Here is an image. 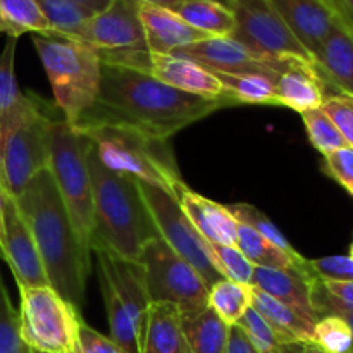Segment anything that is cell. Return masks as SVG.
<instances>
[{"instance_id": "1", "label": "cell", "mask_w": 353, "mask_h": 353, "mask_svg": "<svg viewBox=\"0 0 353 353\" xmlns=\"http://www.w3.org/2000/svg\"><path fill=\"white\" fill-rule=\"evenodd\" d=\"M224 107L230 103L179 92L137 69L102 62L99 97L81 121H114L168 140Z\"/></svg>"}, {"instance_id": "2", "label": "cell", "mask_w": 353, "mask_h": 353, "mask_svg": "<svg viewBox=\"0 0 353 353\" xmlns=\"http://www.w3.org/2000/svg\"><path fill=\"white\" fill-rule=\"evenodd\" d=\"M12 200L33 236L48 285L81 312L92 255L79 243L52 172L34 174Z\"/></svg>"}, {"instance_id": "3", "label": "cell", "mask_w": 353, "mask_h": 353, "mask_svg": "<svg viewBox=\"0 0 353 353\" xmlns=\"http://www.w3.org/2000/svg\"><path fill=\"white\" fill-rule=\"evenodd\" d=\"M93 186V248H107L138 262L145 245L159 238L137 179L117 174L100 162L93 145L88 150Z\"/></svg>"}, {"instance_id": "4", "label": "cell", "mask_w": 353, "mask_h": 353, "mask_svg": "<svg viewBox=\"0 0 353 353\" xmlns=\"http://www.w3.org/2000/svg\"><path fill=\"white\" fill-rule=\"evenodd\" d=\"M74 128L88 137L100 162L110 171L154 185L172 195L185 183L174 154L164 138L134 126L102 119L81 121Z\"/></svg>"}, {"instance_id": "5", "label": "cell", "mask_w": 353, "mask_h": 353, "mask_svg": "<svg viewBox=\"0 0 353 353\" xmlns=\"http://www.w3.org/2000/svg\"><path fill=\"white\" fill-rule=\"evenodd\" d=\"M33 45L47 72L55 105L71 126H78L99 97V50L86 41L57 33L33 34Z\"/></svg>"}, {"instance_id": "6", "label": "cell", "mask_w": 353, "mask_h": 353, "mask_svg": "<svg viewBox=\"0 0 353 353\" xmlns=\"http://www.w3.org/2000/svg\"><path fill=\"white\" fill-rule=\"evenodd\" d=\"M92 141L78 128L54 116L48 130V171L68 209L79 243L92 255L93 238V186L88 168Z\"/></svg>"}, {"instance_id": "7", "label": "cell", "mask_w": 353, "mask_h": 353, "mask_svg": "<svg viewBox=\"0 0 353 353\" xmlns=\"http://www.w3.org/2000/svg\"><path fill=\"white\" fill-rule=\"evenodd\" d=\"M19 331L24 343L40 353H78L81 312L50 285L17 286Z\"/></svg>"}, {"instance_id": "8", "label": "cell", "mask_w": 353, "mask_h": 353, "mask_svg": "<svg viewBox=\"0 0 353 353\" xmlns=\"http://www.w3.org/2000/svg\"><path fill=\"white\" fill-rule=\"evenodd\" d=\"M54 119L50 107L30 93V105L7 138L0 159V185L6 195L16 199L34 174L48 169V130Z\"/></svg>"}, {"instance_id": "9", "label": "cell", "mask_w": 353, "mask_h": 353, "mask_svg": "<svg viewBox=\"0 0 353 353\" xmlns=\"http://www.w3.org/2000/svg\"><path fill=\"white\" fill-rule=\"evenodd\" d=\"M150 302L172 303L190 316L209 305V285L161 236L145 245L140 259Z\"/></svg>"}, {"instance_id": "10", "label": "cell", "mask_w": 353, "mask_h": 353, "mask_svg": "<svg viewBox=\"0 0 353 353\" xmlns=\"http://www.w3.org/2000/svg\"><path fill=\"white\" fill-rule=\"evenodd\" d=\"M148 207L152 221L159 231V236L165 241L172 252L179 255L183 261L188 262L195 271L210 286L223 279L216 259L212 254V245L196 231L190 223L186 214L179 207L178 199L165 190L157 188L148 183L137 181Z\"/></svg>"}, {"instance_id": "11", "label": "cell", "mask_w": 353, "mask_h": 353, "mask_svg": "<svg viewBox=\"0 0 353 353\" xmlns=\"http://www.w3.org/2000/svg\"><path fill=\"white\" fill-rule=\"evenodd\" d=\"M99 54L102 62L137 69L179 92L192 93L209 100H223L230 105H234V102L226 97L223 85L214 76V72L188 57L178 54H154L148 50L99 52Z\"/></svg>"}, {"instance_id": "12", "label": "cell", "mask_w": 353, "mask_h": 353, "mask_svg": "<svg viewBox=\"0 0 353 353\" xmlns=\"http://www.w3.org/2000/svg\"><path fill=\"white\" fill-rule=\"evenodd\" d=\"M233 9L236 16L234 40L241 41L265 57L279 59V61L300 59L314 64V57L309 50L300 43L299 38L271 7H261V9L233 7Z\"/></svg>"}, {"instance_id": "13", "label": "cell", "mask_w": 353, "mask_h": 353, "mask_svg": "<svg viewBox=\"0 0 353 353\" xmlns=\"http://www.w3.org/2000/svg\"><path fill=\"white\" fill-rule=\"evenodd\" d=\"M172 54L183 55L209 71L217 72H271L279 74L293 59H272L252 50L233 37H212L183 47ZM300 61V59H299Z\"/></svg>"}, {"instance_id": "14", "label": "cell", "mask_w": 353, "mask_h": 353, "mask_svg": "<svg viewBox=\"0 0 353 353\" xmlns=\"http://www.w3.org/2000/svg\"><path fill=\"white\" fill-rule=\"evenodd\" d=\"M79 40L99 52L148 50L138 3L131 0H114L105 10L93 14Z\"/></svg>"}, {"instance_id": "15", "label": "cell", "mask_w": 353, "mask_h": 353, "mask_svg": "<svg viewBox=\"0 0 353 353\" xmlns=\"http://www.w3.org/2000/svg\"><path fill=\"white\" fill-rule=\"evenodd\" d=\"M93 254L97 255V264H99V281L109 285L110 290L116 293L143 343L148 307L152 303L145 281L143 265L140 262L119 257L107 248H93Z\"/></svg>"}, {"instance_id": "16", "label": "cell", "mask_w": 353, "mask_h": 353, "mask_svg": "<svg viewBox=\"0 0 353 353\" xmlns=\"http://www.w3.org/2000/svg\"><path fill=\"white\" fill-rule=\"evenodd\" d=\"M272 10L285 21L300 43L312 57L319 52L341 16L331 0H265Z\"/></svg>"}, {"instance_id": "17", "label": "cell", "mask_w": 353, "mask_h": 353, "mask_svg": "<svg viewBox=\"0 0 353 353\" xmlns=\"http://www.w3.org/2000/svg\"><path fill=\"white\" fill-rule=\"evenodd\" d=\"M2 259L10 268L17 286L48 285L33 236L9 195L6 196V243Z\"/></svg>"}, {"instance_id": "18", "label": "cell", "mask_w": 353, "mask_h": 353, "mask_svg": "<svg viewBox=\"0 0 353 353\" xmlns=\"http://www.w3.org/2000/svg\"><path fill=\"white\" fill-rule=\"evenodd\" d=\"M174 196L178 199L179 207L190 223L196 228L200 234L210 245H224V247H236L238 238V219L231 214L228 205L207 199L200 193L193 192L186 183L176 188Z\"/></svg>"}, {"instance_id": "19", "label": "cell", "mask_w": 353, "mask_h": 353, "mask_svg": "<svg viewBox=\"0 0 353 353\" xmlns=\"http://www.w3.org/2000/svg\"><path fill=\"white\" fill-rule=\"evenodd\" d=\"M138 14L145 31L147 48L154 54H172L179 48L210 38L185 23L169 7L138 3Z\"/></svg>"}, {"instance_id": "20", "label": "cell", "mask_w": 353, "mask_h": 353, "mask_svg": "<svg viewBox=\"0 0 353 353\" xmlns=\"http://www.w3.org/2000/svg\"><path fill=\"white\" fill-rule=\"evenodd\" d=\"M326 86L316 64L293 59L276 78V102L299 114L319 109L327 95Z\"/></svg>"}, {"instance_id": "21", "label": "cell", "mask_w": 353, "mask_h": 353, "mask_svg": "<svg viewBox=\"0 0 353 353\" xmlns=\"http://www.w3.org/2000/svg\"><path fill=\"white\" fill-rule=\"evenodd\" d=\"M314 64L326 85L353 95V30L343 19L321 45Z\"/></svg>"}, {"instance_id": "22", "label": "cell", "mask_w": 353, "mask_h": 353, "mask_svg": "<svg viewBox=\"0 0 353 353\" xmlns=\"http://www.w3.org/2000/svg\"><path fill=\"white\" fill-rule=\"evenodd\" d=\"M314 278L316 276L300 271L255 268L250 286L317 321L312 307Z\"/></svg>"}, {"instance_id": "23", "label": "cell", "mask_w": 353, "mask_h": 353, "mask_svg": "<svg viewBox=\"0 0 353 353\" xmlns=\"http://www.w3.org/2000/svg\"><path fill=\"white\" fill-rule=\"evenodd\" d=\"M16 38H7L0 54V159L3 145L30 105V93L21 92L16 79Z\"/></svg>"}, {"instance_id": "24", "label": "cell", "mask_w": 353, "mask_h": 353, "mask_svg": "<svg viewBox=\"0 0 353 353\" xmlns=\"http://www.w3.org/2000/svg\"><path fill=\"white\" fill-rule=\"evenodd\" d=\"M141 353H188L183 314L178 307L165 302L150 303Z\"/></svg>"}, {"instance_id": "25", "label": "cell", "mask_w": 353, "mask_h": 353, "mask_svg": "<svg viewBox=\"0 0 353 353\" xmlns=\"http://www.w3.org/2000/svg\"><path fill=\"white\" fill-rule=\"evenodd\" d=\"M252 309L257 310L262 319L285 340L312 343L314 326L317 323L312 317L265 295L257 288H252Z\"/></svg>"}, {"instance_id": "26", "label": "cell", "mask_w": 353, "mask_h": 353, "mask_svg": "<svg viewBox=\"0 0 353 353\" xmlns=\"http://www.w3.org/2000/svg\"><path fill=\"white\" fill-rule=\"evenodd\" d=\"M185 23L207 37H233L236 28L234 9L219 0H179L169 6Z\"/></svg>"}, {"instance_id": "27", "label": "cell", "mask_w": 353, "mask_h": 353, "mask_svg": "<svg viewBox=\"0 0 353 353\" xmlns=\"http://www.w3.org/2000/svg\"><path fill=\"white\" fill-rule=\"evenodd\" d=\"M236 247L243 252L245 257L255 265V268L268 269H283V271H300L305 274H312L309 265V259L303 255L292 257L281 248L272 245L268 238L259 234L247 224H238ZM314 276V274H312Z\"/></svg>"}, {"instance_id": "28", "label": "cell", "mask_w": 353, "mask_h": 353, "mask_svg": "<svg viewBox=\"0 0 353 353\" xmlns=\"http://www.w3.org/2000/svg\"><path fill=\"white\" fill-rule=\"evenodd\" d=\"M214 76L223 85L226 97L240 103H254V105H278L276 102V78L278 74L271 72H217Z\"/></svg>"}, {"instance_id": "29", "label": "cell", "mask_w": 353, "mask_h": 353, "mask_svg": "<svg viewBox=\"0 0 353 353\" xmlns=\"http://www.w3.org/2000/svg\"><path fill=\"white\" fill-rule=\"evenodd\" d=\"M183 331L188 353H226L230 326L209 305L183 316Z\"/></svg>"}, {"instance_id": "30", "label": "cell", "mask_w": 353, "mask_h": 353, "mask_svg": "<svg viewBox=\"0 0 353 353\" xmlns=\"http://www.w3.org/2000/svg\"><path fill=\"white\" fill-rule=\"evenodd\" d=\"M0 33L19 38L24 33H54L37 0H0Z\"/></svg>"}, {"instance_id": "31", "label": "cell", "mask_w": 353, "mask_h": 353, "mask_svg": "<svg viewBox=\"0 0 353 353\" xmlns=\"http://www.w3.org/2000/svg\"><path fill=\"white\" fill-rule=\"evenodd\" d=\"M209 307L228 326L238 324L252 307V286L219 279L209 288Z\"/></svg>"}, {"instance_id": "32", "label": "cell", "mask_w": 353, "mask_h": 353, "mask_svg": "<svg viewBox=\"0 0 353 353\" xmlns=\"http://www.w3.org/2000/svg\"><path fill=\"white\" fill-rule=\"evenodd\" d=\"M37 3L54 33L76 40L81 38L85 24L93 16V12L71 0H37Z\"/></svg>"}, {"instance_id": "33", "label": "cell", "mask_w": 353, "mask_h": 353, "mask_svg": "<svg viewBox=\"0 0 353 353\" xmlns=\"http://www.w3.org/2000/svg\"><path fill=\"white\" fill-rule=\"evenodd\" d=\"M238 326L245 331V334H247L248 340L252 341V345L259 353H302L307 345L285 340L252 307L238 321Z\"/></svg>"}, {"instance_id": "34", "label": "cell", "mask_w": 353, "mask_h": 353, "mask_svg": "<svg viewBox=\"0 0 353 353\" xmlns=\"http://www.w3.org/2000/svg\"><path fill=\"white\" fill-rule=\"evenodd\" d=\"M303 124H305L307 134L312 143V147L317 152L324 155H330L333 152L341 150V148L348 147L345 141L343 134L336 128V124L331 121V117L324 112L323 109H312L302 114Z\"/></svg>"}, {"instance_id": "35", "label": "cell", "mask_w": 353, "mask_h": 353, "mask_svg": "<svg viewBox=\"0 0 353 353\" xmlns=\"http://www.w3.org/2000/svg\"><path fill=\"white\" fill-rule=\"evenodd\" d=\"M228 209H230L231 214L236 217L238 223L247 224L248 228H252V230L257 231L259 234L268 238L272 245L281 248L283 252H286V254L292 255V257H300L299 252H296L295 247L286 240V236L279 231V228L276 226L262 210H259L257 207L250 205V203H231V205H228Z\"/></svg>"}, {"instance_id": "36", "label": "cell", "mask_w": 353, "mask_h": 353, "mask_svg": "<svg viewBox=\"0 0 353 353\" xmlns=\"http://www.w3.org/2000/svg\"><path fill=\"white\" fill-rule=\"evenodd\" d=\"M312 343L324 353H352L353 333L340 316H324L314 326Z\"/></svg>"}, {"instance_id": "37", "label": "cell", "mask_w": 353, "mask_h": 353, "mask_svg": "<svg viewBox=\"0 0 353 353\" xmlns=\"http://www.w3.org/2000/svg\"><path fill=\"white\" fill-rule=\"evenodd\" d=\"M0 353H31L19 331V316L0 274Z\"/></svg>"}, {"instance_id": "38", "label": "cell", "mask_w": 353, "mask_h": 353, "mask_svg": "<svg viewBox=\"0 0 353 353\" xmlns=\"http://www.w3.org/2000/svg\"><path fill=\"white\" fill-rule=\"evenodd\" d=\"M212 254L221 274L240 285H250L255 265L243 255L238 247L212 245Z\"/></svg>"}, {"instance_id": "39", "label": "cell", "mask_w": 353, "mask_h": 353, "mask_svg": "<svg viewBox=\"0 0 353 353\" xmlns=\"http://www.w3.org/2000/svg\"><path fill=\"white\" fill-rule=\"evenodd\" d=\"M321 109L336 124L348 147L353 148V95L341 92L327 93Z\"/></svg>"}, {"instance_id": "40", "label": "cell", "mask_w": 353, "mask_h": 353, "mask_svg": "<svg viewBox=\"0 0 353 353\" xmlns=\"http://www.w3.org/2000/svg\"><path fill=\"white\" fill-rule=\"evenodd\" d=\"M310 271L316 278L330 281H353V259L350 255L309 259Z\"/></svg>"}, {"instance_id": "41", "label": "cell", "mask_w": 353, "mask_h": 353, "mask_svg": "<svg viewBox=\"0 0 353 353\" xmlns=\"http://www.w3.org/2000/svg\"><path fill=\"white\" fill-rule=\"evenodd\" d=\"M323 171L353 196V148L345 147L324 155Z\"/></svg>"}, {"instance_id": "42", "label": "cell", "mask_w": 353, "mask_h": 353, "mask_svg": "<svg viewBox=\"0 0 353 353\" xmlns=\"http://www.w3.org/2000/svg\"><path fill=\"white\" fill-rule=\"evenodd\" d=\"M312 307L317 319H321V317L324 316L343 317V319L348 323V326L352 327V333H353V307L345 305V303H341L340 300L333 299V296L323 288L319 278H314L312 281Z\"/></svg>"}, {"instance_id": "43", "label": "cell", "mask_w": 353, "mask_h": 353, "mask_svg": "<svg viewBox=\"0 0 353 353\" xmlns=\"http://www.w3.org/2000/svg\"><path fill=\"white\" fill-rule=\"evenodd\" d=\"M78 353H126L110 336L99 333L92 326L79 321L78 327Z\"/></svg>"}, {"instance_id": "44", "label": "cell", "mask_w": 353, "mask_h": 353, "mask_svg": "<svg viewBox=\"0 0 353 353\" xmlns=\"http://www.w3.org/2000/svg\"><path fill=\"white\" fill-rule=\"evenodd\" d=\"M226 353H259L245 331L238 324L230 326V334H228Z\"/></svg>"}, {"instance_id": "45", "label": "cell", "mask_w": 353, "mask_h": 353, "mask_svg": "<svg viewBox=\"0 0 353 353\" xmlns=\"http://www.w3.org/2000/svg\"><path fill=\"white\" fill-rule=\"evenodd\" d=\"M319 281L333 299L353 307V281H330V279H319Z\"/></svg>"}, {"instance_id": "46", "label": "cell", "mask_w": 353, "mask_h": 353, "mask_svg": "<svg viewBox=\"0 0 353 353\" xmlns=\"http://www.w3.org/2000/svg\"><path fill=\"white\" fill-rule=\"evenodd\" d=\"M341 19L353 30V0H331Z\"/></svg>"}, {"instance_id": "47", "label": "cell", "mask_w": 353, "mask_h": 353, "mask_svg": "<svg viewBox=\"0 0 353 353\" xmlns=\"http://www.w3.org/2000/svg\"><path fill=\"white\" fill-rule=\"evenodd\" d=\"M6 192L0 185V257L3 255V243H6Z\"/></svg>"}, {"instance_id": "48", "label": "cell", "mask_w": 353, "mask_h": 353, "mask_svg": "<svg viewBox=\"0 0 353 353\" xmlns=\"http://www.w3.org/2000/svg\"><path fill=\"white\" fill-rule=\"evenodd\" d=\"M71 2L85 7V9H88L90 12L99 14V12H102V10H105L107 7L114 2V0H71Z\"/></svg>"}, {"instance_id": "49", "label": "cell", "mask_w": 353, "mask_h": 353, "mask_svg": "<svg viewBox=\"0 0 353 353\" xmlns=\"http://www.w3.org/2000/svg\"><path fill=\"white\" fill-rule=\"evenodd\" d=\"M233 7H245V9H261V7H269L265 0H228Z\"/></svg>"}, {"instance_id": "50", "label": "cell", "mask_w": 353, "mask_h": 353, "mask_svg": "<svg viewBox=\"0 0 353 353\" xmlns=\"http://www.w3.org/2000/svg\"><path fill=\"white\" fill-rule=\"evenodd\" d=\"M134 3H154V6H162V7H169L172 3L179 2V0H131Z\"/></svg>"}, {"instance_id": "51", "label": "cell", "mask_w": 353, "mask_h": 353, "mask_svg": "<svg viewBox=\"0 0 353 353\" xmlns=\"http://www.w3.org/2000/svg\"><path fill=\"white\" fill-rule=\"evenodd\" d=\"M302 353H324L319 347H316L314 343H307L305 348H303Z\"/></svg>"}, {"instance_id": "52", "label": "cell", "mask_w": 353, "mask_h": 353, "mask_svg": "<svg viewBox=\"0 0 353 353\" xmlns=\"http://www.w3.org/2000/svg\"><path fill=\"white\" fill-rule=\"evenodd\" d=\"M348 255H350V257L353 259V241H352V247H350V254H348Z\"/></svg>"}, {"instance_id": "53", "label": "cell", "mask_w": 353, "mask_h": 353, "mask_svg": "<svg viewBox=\"0 0 353 353\" xmlns=\"http://www.w3.org/2000/svg\"><path fill=\"white\" fill-rule=\"evenodd\" d=\"M219 2H224V3H228V6H231V3L228 2V0H219ZM231 7H233V6H231Z\"/></svg>"}, {"instance_id": "54", "label": "cell", "mask_w": 353, "mask_h": 353, "mask_svg": "<svg viewBox=\"0 0 353 353\" xmlns=\"http://www.w3.org/2000/svg\"><path fill=\"white\" fill-rule=\"evenodd\" d=\"M31 353H40V352H34V350H31Z\"/></svg>"}]
</instances>
